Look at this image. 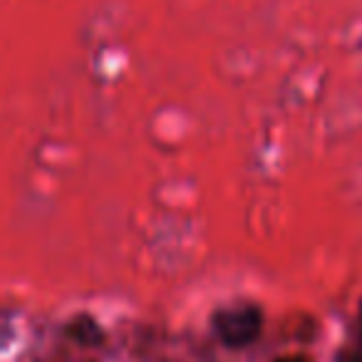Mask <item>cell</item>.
<instances>
[{
	"mask_svg": "<svg viewBox=\"0 0 362 362\" xmlns=\"http://www.w3.org/2000/svg\"><path fill=\"white\" fill-rule=\"evenodd\" d=\"M347 362H362V355H352V357H347Z\"/></svg>",
	"mask_w": 362,
	"mask_h": 362,
	"instance_id": "cell-2",
	"label": "cell"
},
{
	"mask_svg": "<svg viewBox=\"0 0 362 362\" xmlns=\"http://www.w3.org/2000/svg\"><path fill=\"white\" fill-rule=\"evenodd\" d=\"M261 330H263V315L253 305L228 308V310H218L214 315V332L228 347L251 345L261 335Z\"/></svg>",
	"mask_w": 362,
	"mask_h": 362,
	"instance_id": "cell-1",
	"label": "cell"
}]
</instances>
